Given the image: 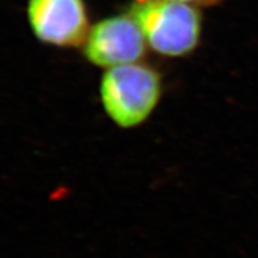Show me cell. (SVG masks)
<instances>
[{"label":"cell","instance_id":"cell-4","mask_svg":"<svg viewBox=\"0 0 258 258\" xmlns=\"http://www.w3.org/2000/svg\"><path fill=\"white\" fill-rule=\"evenodd\" d=\"M28 21L32 32L44 43L77 47L90 31L83 0H29Z\"/></svg>","mask_w":258,"mask_h":258},{"label":"cell","instance_id":"cell-3","mask_svg":"<svg viewBox=\"0 0 258 258\" xmlns=\"http://www.w3.org/2000/svg\"><path fill=\"white\" fill-rule=\"evenodd\" d=\"M146 46L143 31L132 16H115L90 28L84 54L91 63L109 70L137 63Z\"/></svg>","mask_w":258,"mask_h":258},{"label":"cell","instance_id":"cell-5","mask_svg":"<svg viewBox=\"0 0 258 258\" xmlns=\"http://www.w3.org/2000/svg\"><path fill=\"white\" fill-rule=\"evenodd\" d=\"M170 2H179V3H186V4H191V3L203 2V0H170Z\"/></svg>","mask_w":258,"mask_h":258},{"label":"cell","instance_id":"cell-2","mask_svg":"<svg viewBox=\"0 0 258 258\" xmlns=\"http://www.w3.org/2000/svg\"><path fill=\"white\" fill-rule=\"evenodd\" d=\"M131 16L143 31L147 44L165 56H183L198 47L201 16L186 3L143 0L134 3Z\"/></svg>","mask_w":258,"mask_h":258},{"label":"cell","instance_id":"cell-1","mask_svg":"<svg viewBox=\"0 0 258 258\" xmlns=\"http://www.w3.org/2000/svg\"><path fill=\"white\" fill-rule=\"evenodd\" d=\"M99 91L111 121L121 128H134L156 109L161 95L160 77L140 63L112 67L103 76Z\"/></svg>","mask_w":258,"mask_h":258}]
</instances>
